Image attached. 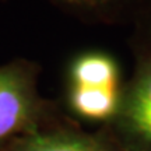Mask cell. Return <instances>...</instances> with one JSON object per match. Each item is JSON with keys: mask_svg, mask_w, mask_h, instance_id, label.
<instances>
[{"mask_svg": "<svg viewBox=\"0 0 151 151\" xmlns=\"http://www.w3.org/2000/svg\"><path fill=\"white\" fill-rule=\"evenodd\" d=\"M0 151H122L108 132L83 130L48 124L11 141Z\"/></svg>", "mask_w": 151, "mask_h": 151, "instance_id": "3", "label": "cell"}, {"mask_svg": "<svg viewBox=\"0 0 151 151\" xmlns=\"http://www.w3.org/2000/svg\"><path fill=\"white\" fill-rule=\"evenodd\" d=\"M49 106L37 88V70L27 62L0 66V150L48 126Z\"/></svg>", "mask_w": 151, "mask_h": 151, "instance_id": "1", "label": "cell"}, {"mask_svg": "<svg viewBox=\"0 0 151 151\" xmlns=\"http://www.w3.org/2000/svg\"><path fill=\"white\" fill-rule=\"evenodd\" d=\"M59 1H63V3L71 6H78V7H95V6L105 3L106 0H59Z\"/></svg>", "mask_w": 151, "mask_h": 151, "instance_id": "5", "label": "cell"}, {"mask_svg": "<svg viewBox=\"0 0 151 151\" xmlns=\"http://www.w3.org/2000/svg\"><path fill=\"white\" fill-rule=\"evenodd\" d=\"M69 87L119 88V71L115 60L105 53L91 52L74 59L69 73Z\"/></svg>", "mask_w": 151, "mask_h": 151, "instance_id": "4", "label": "cell"}, {"mask_svg": "<svg viewBox=\"0 0 151 151\" xmlns=\"http://www.w3.org/2000/svg\"><path fill=\"white\" fill-rule=\"evenodd\" d=\"M108 133L122 151H151V58L123 87Z\"/></svg>", "mask_w": 151, "mask_h": 151, "instance_id": "2", "label": "cell"}]
</instances>
